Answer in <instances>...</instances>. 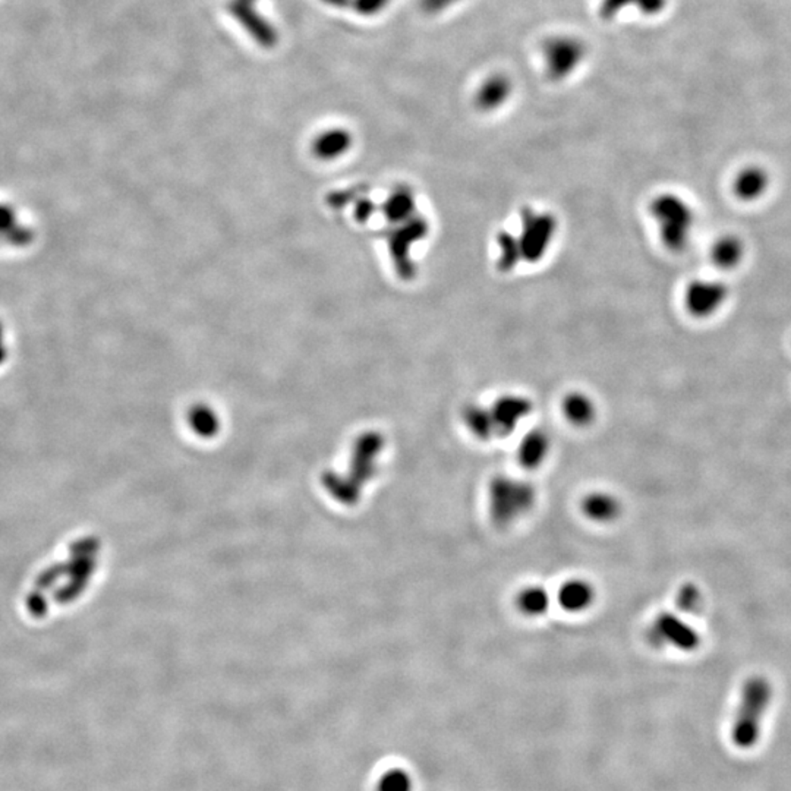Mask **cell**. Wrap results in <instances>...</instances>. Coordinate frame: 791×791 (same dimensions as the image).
<instances>
[{"label": "cell", "instance_id": "cell-1", "mask_svg": "<svg viewBox=\"0 0 791 791\" xmlns=\"http://www.w3.org/2000/svg\"><path fill=\"white\" fill-rule=\"evenodd\" d=\"M487 513L492 525L510 528L523 521L538 503V491L528 479L495 475L487 485Z\"/></svg>", "mask_w": 791, "mask_h": 791}, {"label": "cell", "instance_id": "cell-2", "mask_svg": "<svg viewBox=\"0 0 791 791\" xmlns=\"http://www.w3.org/2000/svg\"><path fill=\"white\" fill-rule=\"evenodd\" d=\"M771 698L772 687L768 679L762 676L748 679L732 725V741L739 749H752L761 739L762 724Z\"/></svg>", "mask_w": 791, "mask_h": 791}, {"label": "cell", "instance_id": "cell-3", "mask_svg": "<svg viewBox=\"0 0 791 791\" xmlns=\"http://www.w3.org/2000/svg\"><path fill=\"white\" fill-rule=\"evenodd\" d=\"M649 214L655 221L663 245L671 252H683L694 232V208L671 192L656 195L649 204Z\"/></svg>", "mask_w": 791, "mask_h": 791}, {"label": "cell", "instance_id": "cell-4", "mask_svg": "<svg viewBox=\"0 0 791 791\" xmlns=\"http://www.w3.org/2000/svg\"><path fill=\"white\" fill-rule=\"evenodd\" d=\"M586 58L588 47L578 35H551L542 43V68L547 78L553 82L570 80L584 66Z\"/></svg>", "mask_w": 791, "mask_h": 791}, {"label": "cell", "instance_id": "cell-5", "mask_svg": "<svg viewBox=\"0 0 791 791\" xmlns=\"http://www.w3.org/2000/svg\"><path fill=\"white\" fill-rule=\"evenodd\" d=\"M555 232L557 219L553 213L538 212L532 207L522 208L521 232L516 233L522 260L529 264L541 261L554 241Z\"/></svg>", "mask_w": 791, "mask_h": 791}, {"label": "cell", "instance_id": "cell-6", "mask_svg": "<svg viewBox=\"0 0 791 791\" xmlns=\"http://www.w3.org/2000/svg\"><path fill=\"white\" fill-rule=\"evenodd\" d=\"M647 640L658 649L670 648L680 652L696 651L702 642L699 632L689 622L670 611L656 614L648 626Z\"/></svg>", "mask_w": 791, "mask_h": 791}, {"label": "cell", "instance_id": "cell-7", "mask_svg": "<svg viewBox=\"0 0 791 791\" xmlns=\"http://www.w3.org/2000/svg\"><path fill=\"white\" fill-rule=\"evenodd\" d=\"M97 553L98 541L96 538L89 537L74 542L69 550V562L66 564V573H69L68 584L56 593V601L66 604L74 601L84 591L96 570Z\"/></svg>", "mask_w": 791, "mask_h": 791}, {"label": "cell", "instance_id": "cell-8", "mask_svg": "<svg viewBox=\"0 0 791 791\" xmlns=\"http://www.w3.org/2000/svg\"><path fill=\"white\" fill-rule=\"evenodd\" d=\"M260 0H226V12L245 31L246 35L264 50L279 44L277 27L264 17L259 8Z\"/></svg>", "mask_w": 791, "mask_h": 791}, {"label": "cell", "instance_id": "cell-9", "mask_svg": "<svg viewBox=\"0 0 791 791\" xmlns=\"http://www.w3.org/2000/svg\"><path fill=\"white\" fill-rule=\"evenodd\" d=\"M728 289L718 280H694L685 291V306L694 318L711 317L727 301Z\"/></svg>", "mask_w": 791, "mask_h": 791}, {"label": "cell", "instance_id": "cell-10", "mask_svg": "<svg viewBox=\"0 0 791 791\" xmlns=\"http://www.w3.org/2000/svg\"><path fill=\"white\" fill-rule=\"evenodd\" d=\"M532 411V400L522 394H503L495 399L490 405V412L497 438L508 437L516 431Z\"/></svg>", "mask_w": 791, "mask_h": 791}, {"label": "cell", "instance_id": "cell-11", "mask_svg": "<svg viewBox=\"0 0 791 791\" xmlns=\"http://www.w3.org/2000/svg\"><path fill=\"white\" fill-rule=\"evenodd\" d=\"M515 81L508 73H491L479 81L474 91V105L483 113H494L508 106L515 94Z\"/></svg>", "mask_w": 791, "mask_h": 791}, {"label": "cell", "instance_id": "cell-12", "mask_svg": "<svg viewBox=\"0 0 791 791\" xmlns=\"http://www.w3.org/2000/svg\"><path fill=\"white\" fill-rule=\"evenodd\" d=\"M598 600V591L591 580L585 578H570L560 585L555 601L560 609L570 614L586 613Z\"/></svg>", "mask_w": 791, "mask_h": 791}, {"label": "cell", "instance_id": "cell-13", "mask_svg": "<svg viewBox=\"0 0 791 791\" xmlns=\"http://www.w3.org/2000/svg\"><path fill=\"white\" fill-rule=\"evenodd\" d=\"M580 512L593 523L609 525L622 516V500L609 491H589L580 500Z\"/></svg>", "mask_w": 791, "mask_h": 791}, {"label": "cell", "instance_id": "cell-14", "mask_svg": "<svg viewBox=\"0 0 791 791\" xmlns=\"http://www.w3.org/2000/svg\"><path fill=\"white\" fill-rule=\"evenodd\" d=\"M553 441L548 431L544 428H533L522 437L517 446V461L526 470H537L546 463L551 456Z\"/></svg>", "mask_w": 791, "mask_h": 791}, {"label": "cell", "instance_id": "cell-15", "mask_svg": "<svg viewBox=\"0 0 791 791\" xmlns=\"http://www.w3.org/2000/svg\"><path fill=\"white\" fill-rule=\"evenodd\" d=\"M669 6V0H601L598 12L605 21H613L618 15L633 8L643 17H658Z\"/></svg>", "mask_w": 791, "mask_h": 791}, {"label": "cell", "instance_id": "cell-16", "mask_svg": "<svg viewBox=\"0 0 791 791\" xmlns=\"http://www.w3.org/2000/svg\"><path fill=\"white\" fill-rule=\"evenodd\" d=\"M551 593L542 585H526L519 589L515 597V607L517 611L528 618H541L551 609Z\"/></svg>", "mask_w": 791, "mask_h": 791}, {"label": "cell", "instance_id": "cell-17", "mask_svg": "<svg viewBox=\"0 0 791 791\" xmlns=\"http://www.w3.org/2000/svg\"><path fill=\"white\" fill-rule=\"evenodd\" d=\"M770 185V176L759 166H748L736 174L733 181V192L741 201H755L765 194Z\"/></svg>", "mask_w": 791, "mask_h": 791}, {"label": "cell", "instance_id": "cell-18", "mask_svg": "<svg viewBox=\"0 0 791 791\" xmlns=\"http://www.w3.org/2000/svg\"><path fill=\"white\" fill-rule=\"evenodd\" d=\"M562 414L567 423L576 428H586L597 419V407L588 394L570 392L562 402Z\"/></svg>", "mask_w": 791, "mask_h": 791}, {"label": "cell", "instance_id": "cell-19", "mask_svg": "<svg viewBox=\"0 0 791 791\" xmlns=\"http://www.w3.org/2000/svg\"><path fill=\"white\" fill-rule=\"evenodd\" d=\"M461 421L470 436L477 440L490 441L497 438L490 407H485L481 403H468L461 409Z\"/></svg>", "mask_w": 791, "mask_h": 791}, {"label": "cell", "instance_id": "cell-20", "mask_svg": "<svg viewBox=\"0 0 791 791\" xmlns=\"http://www.w3.org/2000/svg\"><path fill=\"white\" fill-rule=\"evenodd\" d=\"M351 132L345 128H331L313 141V152L322 160H333L351 149Z\"/></svg>", "mask_w": 791, "mask_h": 791}, {"label": "cell", "instance_id": "cell-21", "mask_svg": "<svg viewBox=\"0 0 791 791\" xmlns=\"http://www.w3.org/2000/svg\"><path fill=\"white\" fill-rule=\"evenodd\" d=\"M743 255H745L743 242L733 235L719 237L711 248L712 263L724 270H732L734 267L739 266L743 260Z\"/></svg>", "mask_w": 791, "mask_h": 791}, {"label": "cell", "instance_id": "cell-22", "mask_svg": "<svg viewBox=\"0 0 791 791\" xmlns=\"http://www.w3.org/2000/svg\"><path fill=\"white\" fill-rule=\"evenodd\" d=\"M497 246H499V261H497V264H499L500 271L510 273L523 261L522 260L519 239H517V235H515V233L508 232V230H500L499 235H497Z\"/></svg>", "mask_w": 791, "mask_h": 791}, {"label": "cell", "instance_id": "cell-23", "mask_svg": "<svg viewBox=\"0 0 791 791\" xmlns=\"http://www.w3.org/2000/svg\"><path fill=\"white\" fill-rule=\"evenodd\" d=\"M320 2L329 8L351 11L352 13L364 18L377 17L392 4V0H320Z\"/></svg>", "mask_w": 791, "mask_h": 791}, {"label": "cell", "instance_id": "cell-24", "mask_svg": "<svg viewBox=\"0 0 791 791\" xmlns=\"http://www.w3.org/2000/svg\"><path fill=\"white\" fill-rule=\"evenodd\" d=\"M414 790V783H412L411 775L402 768H393L383 774L380 781H378L377 791H412Z\"/></svg>", "mask_w": 791, "mask_h": 791}, {"label": "cell", "instance_id": "cell-25", "mask_svg": "<svg viewBox=\"0 0 791 791\" xmlns=\"http://www.w3.org/2000/svg\"><path fill=\"white\" fill-rule=\"evenodd\" d=\"M676 604H678L679 611L686 614H696L701 611L703 604L702 593L699 591L696 585H683L679 589L678 597H676Z\"/></svg>", "mask_w": 791, "mask_h": 791}, {"label": "cell", "instance_id": "cell-26", "mask_svg": "<svg viewBox=\"0 0 791 791\" xmlns=\"http://www.w3.org/2000/svg\"><path fill=\"white\" fill-rule=\"evenodd\" d=\"M415 198L411 190H400L390 199L389 214L396 221H405L414 216Z\"/></svg>", "mask_w": 791, "mask_h": 791}, {"label": "cell", "instance_id": "cell-27", "mask_svg": "<svg viewBox=\"0 0 791 791\" xmlns=\"http://www.w3.org/2000/svg\"><path fill=\"white\" fill-rule=\"evenodd\" d=\"M65 573H66V564H55V566L49 567L43 571L42 575L38 576V579L35 580V588L37 591L51 588L62 576H65Z\"/></svg>", "mask_w": 791, "mask_h": 791}, {"label": "cell", "instance_id": "cell-28", "mask_svg": "<svg viewBox=\"0 0 791 791\" xmlns=\"http://www.w3.org/2000/svg\"><path fill=\"white\" fill-rule=\"evenodd\" d=\"M461 2L463 0H419V6H421V11L425 15L437 17V15L447 12L450 9L461 4Z\"/></svg>", "mask_w": 791, "mask_h": 791}, {"label": "cell", "instance_id": "cell-29", "mask_svg": "<svg viewBox=\"0 0 791 791\" xmlns=\"http://www.w3.org/2000/svg\"><path fill=\"white\" fill-rule=\"evenodd\" d=\"M17 226V214L13 212V208L8 207L4 204H0V237L12 239L13 232H15Z\"/></svg>", "mask_w": 791, "mask_h": 791}, {"label": "cell", "instance_id": "cell-30", "mask_svg": "<svg viewBox=\"0 0 791 791\" xmlns=\"http://www.w3.org/2000/svg\"><path fill=\"white\" fill-rule=\"evenodd\" d=\"M27 609L35 617H43L47 613V600L40 591H33L27 600Z\"/></svg>", "mask_w": 791, "mask_h": 791}, {"label": "cell", "instance_id": "cell-31", "mask_svg": "<svg viewBox=\"0 0 791 791\" xmlns=\"http://www.w3.org/2000/svg\"><path fill=\"white\" fill-rule=\"evenodd\" d=\"M8 345H6V333L4 327L0 322V367L4 364V361L8 360Z\"/></svg>", "mask_w": 791, "mask_h": 791}]
</instances>
